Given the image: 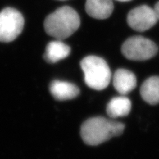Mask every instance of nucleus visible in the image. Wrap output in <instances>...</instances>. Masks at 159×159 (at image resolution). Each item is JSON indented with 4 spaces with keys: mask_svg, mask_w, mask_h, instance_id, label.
I'll list each match as a JSON object with an SVG mask.
<instances>
[{
    "mask_svg": "<svg viewBox=\"0 0 159 159\" xmlns=\"http://www.w3.org/2000/svg\"><path fill=\"white\" fill-rule=\"evenodd\" d=\"M50 93L57 100H67L78 96L80 89L76 85L66 81L56 80L49 85Z\"/></svg>",
    "mask_w": 159,
    "mask_h": 159,
    "instance_id": "9",
    "label": "nucleus"
},
{
    "mask_svg": "<svg viewBox=\"0 0 159 159\" xmlns=\"http://www.w3.org/2000/svg\"><path fill=\"white\" fill-rule=\"evenodd\" d=\"M154 11H155V12H156L157 17H158V19L159 20V2H157L156 5H155Z\"/></svg>",
    "mask_w": 159,
    "mask_h": 159,
    "instance_id": "13",
    "label": "nucleus"
},
{
    "mask_svg": "<svg viewBox=\"0 0 159 159\" xmlns=\"http://www.w3.org/2000/svg\"><path fill=\"white\" fill-rule=\"evenodd\" d=\"M85 11L91 17L97 19H108L114 11L111 0H86Z\"/></svg>",
    "mask_w": 159,
    "mask_h": 159,
    "instance_id": "8",
    "label": "nucleus"
},
{
    "mask_svg": "<svg viewBox=\"0 0 159 159\" xmlns=\"http://www.w3.org/2000/svg\"><path fill=\"white\" fill-rule=\"evenodd\" d=\"M125 130L122 122L111 120L102 116L92 117L83 123L80 136L85 144L96 146L114 136H119Z\"/></svg>",
    "mask_w": 159,
    "mask_h": 159,
    "instance_id": "1",
    "label": "nucleus"
},
{
    "mask_svg": "<svg viewBox=\"0 0 159 159\" xmlns=\"http://www.w3.org/2000/svg\"><path fill=\"white\" fill-rule=\"evenodd\" d=\"M141 96L148 104L155 105L159 103V77H149L143 83L140 89Z\"/></svg>",
    "mask_w": 159,
    "mask_h": 159,
    "instance_id": "12",
    "label": "nucleus"
},
{
    "mask_svg": "<svg viewBox=\"0 0 159 159\" xmlns=\"http://www.w3.org/2000/svg\"><path fill=\"white\" fill-rule=\"evenodd\" d=\"M113 84L119 94L125 96L136 88V75L128 69H119L113 77Z\"/></svg>",
    "mask_w": 159,
    "mask_h": 159,
    "instance_id": "7",
    "label": "nucleus"
},
{
    "mask_svg": "<svg viewBox=\"0 0 159 159\" xmlns=\"http://www.w3.org/2000/svg\"><path fill=\"white\" fill-rule=\"evenodd\" d=\"M61 1H64V0H61Z\"/></svg>",
    "mask_w": 159,
    "mask_h": 159,
    "instance_id": "15",
    "label": "nucleus"
},
{
    "mask_svg": "<svg viewBox=\"0 0 159 159\" xmlns=\"http://www.w3.org/2000/svg\"><path fill=\"white\" fill-rule=\"evenodd\" d=\"M80 25V16L72 7L63 6L46 18V33L57 40H64L74 34Z\"/></svg>",
    "mask_w": 159,
    "mask_h": 159,
    "instance_id": "2",
    "label": "nucleus"
},
{
    "mask_svg": "<svg viewBox=\"0 0 159 159\" xmlns=\"http://www.w3.org/2000/svg\"><path fill=\"white\" fill-rule=\"evenodd\" d=\"M25 19L19 11L7 7L0 12V41L11 42L23 30Z\"/></svg>",
    "mask_w": 159,
    "mask_h": 159,
    "instance_id": "5",
    "label": "nucleus"
},
{
    "mask_svg": "<svg viewBox=\"0 0 159 159\" xmlns=\"http://www.w3.org/2000/svg\"><path fill=\"white\" fill-rule=\"evenodd\" d=\"M124 56L131 61H144L149 60L158 52V47L153 41L142 36H133L122 46Z\"/></svg>",
    "mask_w": 159,
    "mask_h": 159,
    "instance_id": "4",
    "label": "nucleus"
},
{
    "mask_svg": "<svg viewBox=\"0 0 159 159\" xmlns=\"http://www.w3.org/2000/svg\"><path fill=\"white\" fill-rule=\"evenodd\" d=\"M71 48L61 40L51 41L47 46L43 57L48 63H55L67 57L70 54Z\"/></svg>",
    "mask_w": 159,
    "mask_h": 159,
    "instance_id": "10",
    "label": "nucleus"
},
{
    "mask_svg": "<svg viewBox=\"0 0 159 159\" xmlns=\"http://www.w3.org/2000/svg\"><path fill=\"white\" fill-rule=\"evenodd\" d=\"M84 73L85 84L95 90H103L108 87L111 80V72L108 63L102 57L89 55L80 62Z\"/></svg>",
    "mask_w": 159,
    "mask_h": 159,
    "instance_id": "3",
    "label": "nucleus"
},
{
    "mask_svg": "<svg viewBox=\"0 0 159 159\" xmlns=\"http://www.w3.org/2000/svg\"><path fill=\"white\" fill-rule=\"evenodd\" d=\"M118 1H120V2H128V1H130V0H118Z\"/></svg>",
    "mask_w": 159,
    "mask_h": 159,
    "instance_id": "14",
    "label": "nucleus"
},
{
    "mask_svg": "<svg viewBox=\"0 0 159 159\" xmlns=\"http://www.w3.org/2000/svg\"><path fill=\"white\" fill-rule=\"evenodd\" d=\"M131 110V101L127 97H116L108 103L106 108L107 114L111 118L126 116Z\"/></svg>",
    "mask_w": 159,
    "mask_h": 159,
    "instance_id": "11",
    "label": "nucleus"
},
{
    "mask_svg": "<svg viewBox=\"0 0 159 159\" xmlns=\"http://www.w3.org/2000/svg\"><path fill=\"white\" fill-rule=\"evenodd\" d=\"M154 9L148 5H141L129 12L127 21L134 30L144 32L152 28L158 21Z\"/></svg>",
    "mask_w": 159,
    "mask_h": 159,
    "instance_id": "6",
    "label": "nucleus"
}]
</instances>
